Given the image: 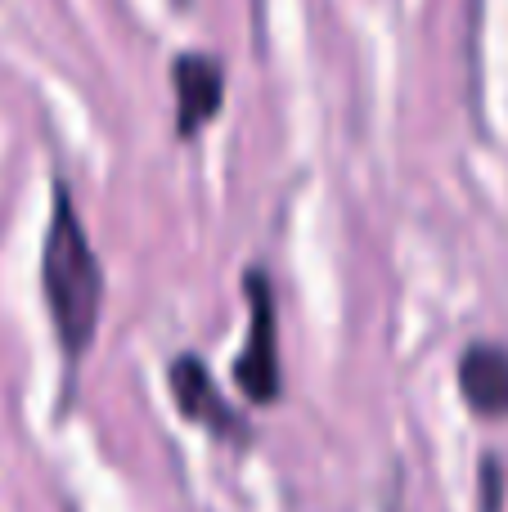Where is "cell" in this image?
I'll list each match as a JSON object with an SVG mask.
<instances>
[{
	"label": "cell",
	"mask_w": 508,
	"mask_h": 512,
	"mask_svg": "<svg viewBox=\"0 0 508 512\" xmlns=\"http://www.w3.org/2000/svg\"><path fill=\"white\" fill-rule=\"evenodd\" d=\"M41 292H45V310L54 319V337H59L63 355L77 364L99 333L104 270H99V256L86 239L77 203H72V194L63 185L54 189V212H50V225H45Z\"/></svg>",
	"instance_id": "obj_1"
},
{
	"label": "cell",
	"mask_w": 508,
	"mask_h": 512,
	"mask_svg": "<svg viewBox=\"0 0 508 512\" xmlns=\"http://www.w3.org/2000/svg\"><path fill=\"white\" fill-rule=\"evenodd\" d=\"M171 86H176V131L194 140L225 104V72L212 54H180L171 63Z\"/></svg>",
	"instance_id": "obj_3"
},
{
	"label": "cell",
	"mask_w": 508,
	"mask_h": 512,
	"mask_svg": "<svg viewBox=\"0 0 508 512\" xmlns=\"http://www.w3.org/2000/svg\"><path fill=\"white\" fill-rule=\"evenodd\" d=\"M248 288V337L234 360V382L248 400L257 405H275L284 391V373H279V333H275V297H270V279L261 270H248L243 279Z\"/></svg>",
	"instance_id": "obj_2"
},
{
	"label": "cell",
	"mask_w": 508,
	"mask_h": 512,
	"mask_svg": "<svg viewBox=\"0 0 508 512\" xmlns=\"http://www.w3.org/2000/svg\"><path fill=\"white\" fill-rule=\"evenodd\" d=\"M171 400H176V409L189 418V423L207 427V432L234 436V441L243 436V418L221 400V391H216V382L207 378V369H203L198 355H180V360H171Z\"/></svg>",
	"instance_id": "obj_4"
},
{
	"label": "cell",
	"mask_w": 508,
	"mask_h": 512,
	"mask_svg": "<svg viewBox=\"0 0 508 512\" xmlns=\"http://www.w3.org/2000/svg\"><path fill=\"white\" fill-rule=\"evenodd\" d=\"M459 391L477 418L508 414V351L495 342H477L459 360Z\"/></svg>",
	"instance_id": "obj_5"
}]
</instances>
